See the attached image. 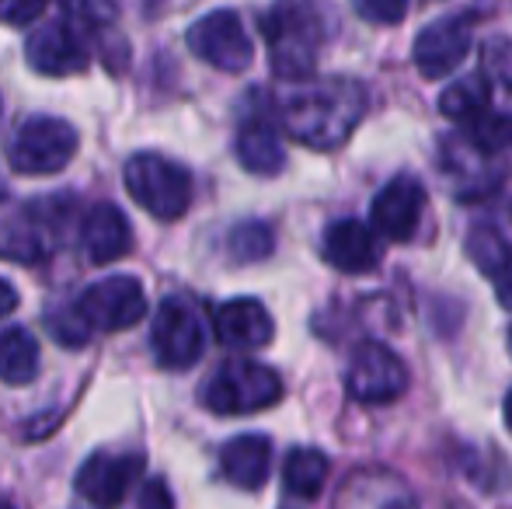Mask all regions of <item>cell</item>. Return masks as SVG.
Returning a JSON list of instances; mask_svg holds the SVG:
<instances>
[{"instance_id":"1","label":"cell","mask_w":512,"mask_h":509,"mask_svg":"<svg viewBox=\"0 0 512 509\" xmlns=\"http://www.w3.org/2000/svg\"><path fill=\"white\" fill-rule=\"evenodd\" d=\"M366 116V88L356 77H317L283 102V129L310 150H338Z\"/></svg>"},{"instance_id":"2","label":"cell","mask_w":512,"mask_h":509,"mask_svg":"<svg viewBox=\"0 0 512 509\" xmlns=\"http://www.w3.org/2000/svg\"><path fill=\"white\" fill-rule=\"evenodd\" d=\"M338 21L328 0H276L262 18L269 60L283 81H307L314 77L317 53L335 35Z\"/></svg>"},{"instance_id":"3","label":"cell","mask_w":512,"mask_h":509,"mask_svg":"<svg viewBox=\"0 0 512 509\" xmlns=\"http://www.w3.org/2000/svg\"><path fill=\"white\" fill-rule=\"evenodd\" d=\"M283 398V381L255 360H227L203 387V405L216 415H251Z\"/></svg>"},{"instance_id":"4","label":"cell","mask_w":512,"mask_h":509,"mask_svg":"<svg viewBox=\"0 0 512 509\" xmlns=\"http://www.w3.org/2000/svg\"><path fill=\"white\" fill-rule=\"evenodd\" d=\"M126 192L157 220L185 217L192 203V175L164 154H136L126 161Z\"/></svg>"},{"instance_id":"5","label":"cell","mask_w":512,"mask_h":509,"mask_svg":"<svg viewBox=\"0 0 512 509\" xmlns=\"http://www.w3.org/2000/svg\"><path fill=\"white\" fill-rule=\"evenodd\" d=\"M70 210V199L42 196L0 217V255L14 262H42L60 241Z\"/></svg>"},{"instance_id":"6","label":"cell","mask_w":512,"mask_h":509,"mask_svg":"<svg viewBox=\"0 0 512 509\" xmlns=\"http://www.w3.org/2000/svg\"><path fill=\"white\" fill-rule=\"evenodd\" d=\"M77 154V129L53 116H32L18 126L7 161L21 175H56Z\"/></svg>"},{"instance_id":"7","label":"cell","mask_w":512,"mask_h":509,"mask_svg":"<svg viewBox=\"0 0 512 509\" xmlns=\"http://www.w3.org/2000/svg\"><path fill=\"white\" fill-rule=\"evenodd\" d=\"M150 349L168 370H189L203 360L206 328L189 297H164L150 325Z\"/></svg>"},{"instance_id":"8","label":"cell","mask_w":512,"mask_h":509,"mask_svg":"<svg viewBox=\"0 0 512 509\" xmlns=\"http://www.w3.org/2000/svg\"><path fill=\"white\" fill-rule=\"evenodd\" d=\"M74 311L88 332H126L147 314V293L136 276H108L77 297Z\"/></svg>"},{"instance_id":"9","label":"cell","mask_w":512,"mask_h":509,"mask_svg":"<svg viewBox=\"0 0 512 509\" xmlns=\"http://www.w3.org/2000/svg\"><path fill=\"white\" fill-rule=\"evenodd\" d=\"M189 49L206 60L209 67L227 70V74H241L251 60H255V46L244 28L237 11H209L196 25L189 28Z\"/></svg>"},{"instance_id":"10","label":"cell","mask_w":512,"mask_h":509,"mask_svg":"<svg viewBox=\"0 0 512 509\" xmlns=\"http://www.w3.org/2000/svg\"><path fill=\"white\" fill-rule=\"evenodd\" d=\"M345 387L363 405H387L408 391V367L384 342H363L349 360Z\"/></svg>"},{"instance_id":"11","label":"cell","mask_w":512,"mask_h":509,"mask_svg":"<svg viewBox=\"0 0 512 509\" xmlns=\"http://www.w3.org/2000/svg\"><path fill=\"white\" fill-rule=\"evenodd\" d=\"M143 468H147V461L136 450H126V454H108V450H102V454L88 457L81 464V471L74 478V489L77 496H84L95 506H119L129 496V489L140 482Z\"/></svg>"},{"instance_id":"12","label":"cell","mask_w":512,"mask_h":509,"mask_svg":"<svg viewBox=\"0 0 512 509\" xmlns=\"http://www.w3.org/2000/svg\"><path fill=\"white\" fill-rule=\"evenodd\" d=\"M25 56H28V67L46 77L81 74L91 60L88 42L77 35L74 21H70V25L67 21H53V25L35 28L25 42Z\"/></svg>"},{"instance_id":"13","label":"cell","mask_w":512,"mask_h":509,"mask_svg":"<svg viewBox=\"0 0 512 509\" xmlns=\"http://www.w3.org/2000/svg\"><path fill=\"white\" fill-rule=\"evenodd\" d=\"M425 213V185L411 175H398L377 192L373 199V231L387 241H408L415 238L418 224Z\"/></svg>"},{"instance_id":"14","label":"cell","mask_w":512,"mask_h":509,"mask_svg":"<svg viewBox=\"0 0 512 509\" xmlns=\"http://www.w3.org/2000/svg\"><path fill=\"white\" fill-rule=\"evenodd\" d=\"M467 49H471V18H439L432 25H425L415 39V67L422 77L436 81V77H446L464 63Z\"/></svg>"},{"instance_id":"15","label":"cell","mask_w":512,"mask_h":509,"mask_svg":"<svg viewBox=\"0 0 512 509\" xmlns=\"http://www.w3.org/2000/svg\"><path fill=\"white\" fill-rule=\"evenodd\" d=\"M492 157L495 154L481 150L478 143H471L460 133V136H446L439 161H443L446 175H450L453 182H460L457 185L460 196H485V192H492L495 185H499L502 171H506V164H495Z\"/></svg>"},{"instance_id":"16","label":"cell","mask_w":512,"mask_h":509,"mask_svg":"<svg viewBox=\"0 0 512 509\" xmlns=\"http://www.w3.org/2000/svg\"><path fill=\"white\" fill-rule=\"evenodd\" d=\"M213 332L223 346L234 349H262L276 335V321L265 311L262 300L255 297H234L227 304L216 307L213 314Z\"/></svg>"},{"instance_id":"17","label":"cell","mask_w":512,"mask_h":509,"mask_svg":"<svg viewBox=\"0 0 512 509\" xmlns=\"http://www.w3.org/2000/svg\"><path fill=\"white\" fill-rule=\"evenodd\" d=\"M321 252L331 269L345 272V276H363L380 262L377 231H370L363 220H335L324 231Z\"/></svg>"},{"instance_id":"18","label":"cell","mask_w":512,"mask_h":509,"mask_svg":"<svg viewBox=\"0 0 512 509\" xmlns=\"http://www.w3.org/2000/svg\"><path fill=\"white\" fill-rule=\"evenodd\" d=\"M81 245L95 265H108L115 258L129 255V248H133V227H129L126 213L112 203H95L88 210V217H84Z\"/></svg>"},{"instance_id":"19","label":"cell","mask_w":512,"mask_h":509,"mask_svg":"<svg viewBox=\"0 0 512 509\" xmlns=\"http://www.w3.org/2000/svg\"><path fill=\"white\" fill-rule=\"evenodd\" d=\"M220 471L230 485L237 489H262L269 482L272 471V443L262 433H244L234 436L230 443H223L220 450Z\"/></svg>"},{"instance_id":"20","label":"cell","mask_w":512,"mask_h":509,"mask_svg":"<svg viewBox=\"0 0 512 509\" xmlns=\"http://www.w3.org/2000/svg\"><path fill=\"white\" fill-rule=\"evenodd\" d=\"M237 161H241L244 171L251 175H279L286 164V150L279 143V133L269 119L251 116L244 119L241 129H237Z\"/></svg>"},{"instance_id":"21","label":"cell","mask_w":512,"mask_h":509,"mask_svg":"<svg viewBox=\"0 0 512 509\" xmlns=\"http://www.w3.org/2000/svg\"><path fill=\"white\" fill-rule=\"evenodd\" d=\"M467 252H471L474 265L499 286L502 304H512V245L502 238L495 227L478 224L467 238Z\"/></svg>"},{"instance_id":"22","label":"cell","mask_w":512,"mask_h":509,"mask_svg":"<svg viewBox=\"0 0 512 509\" xmlns=\"http://www.w3.org/2000/svg\"><path fill=\"white\" fill-rule=\"evenodd\" d=\"M488 109H495V88L485 74H467L464 81L450 84L439 98V112L453 119L457 126H467L481 119Z\"/></svg>"},{"instance_id":"23","label":"cell","mask_w":512,"mask_h":509,"mask_svg":"<svg viewBox=\"0 0 512 509\" xmlns=\"http://www.w3.org/2000/svg\"><path fill=\"white\" fill-rule=\"evenodd\" d=\"M39 374V342L28 328H4L0 332V381L28 384Z\"/></svg>"},{"instance_id":"24","label":"cell","mask_w":512,"mask_h":509,"mask_svg":"<svg viewBox=\"0 0 512 509\" xmlns=\"http://www.w3.org/2000/svg\"><path fill=\"white\" fill-rule=\"evenodd\" d=\"M324 478H328V457L321 450L297 447L286 454L283 461V489L297 499H314L321 496Z\"/></svg>"},{"instance_id":"25","label":"cell","mask_w":512,"mask_h":509,"mask_svg":"<svg viewBox=\"0 0 512 509\" xmlns=\"http://www.w3.org/2000/svg\"><path fill=\"white\" fill-rule=\"evenodd\" d=\"M272 248H276V234L265 220H244L227 234V252L237 262H262L272 255Z\"/></svg>"},{"instance_id":"26","label":"cell","mask_w":512,"mask_h":509,"mask_svg":"<svg viewBox=\"0 0 512 509\" xmlns=\"http://www.w3.org/2000/svg\"><path fill=\"white\" fill-rule=\"evenodd\" d=\"M481 74L492 81L495 91H506L512 98V42L509 39H492L485 46V70Z\"/></svg>"},{"instance_id":"27","label":"cell","mask_w":512,"mask_h":509,"mask_svg":"<svg viewBox=\"0 0 512 509\" xmlns=\"http://www.w3.org/2000/svg\"><path fill=\"white\" fill-rule=\"evenodd\" d=\"M63 7H67L70 21L81 28H88V32H102L115 21V4L112 0H60Z\"/></svg>"},{"instance_id":"28","label":"cell","mask_w":512,"mask_h":509,"mask_svg":"<svg viewBox=\"0 0 512 509\" xmlns=\"http://www.w3.org/2000/svg\"><path fill=\"white\" fill-rule=\"evenodd\" d=\"M352 11L370 25H398L408 14V0H352Z\"/></svg>"},{"instance_id":"29","label":"cell","mask_w":512,"mask_h":509,"mask_svg":"<svg viewBox=\"0 0 512 509\" xmlns=\"http://www.w3.org/2000/svg\"><path fill=\"white\" fill-rule=\"evenodd\" d=\"M46 7H49V0H0V21L14 28H25L42 18Z\"/></svg>"},{"instance_id":"30","label":"cell","mask_w":512,"mask_h":509,"mask_svg":"<svg viewBox=\"0 0 512 509\" xmlns=\"http://www.w3.org/2000/svg\"><path fill=\"white\" fill-rule=\"evenodd\" d=\"M154 503L171 506V492H164L161 482H150V489L140 492V506H154Z\"/></svg>"},{"instance_id":"31","label":"cell","mask_w":512,"mask_h":509,"mask_svg":"<svg viewBox=\"0 0 512 509\" xmlns=\"http://www.w3.org/2000/svg\"><path fill=\"white\" fill-rule=\"evenodd\" d=\"M14 307H18V290H14L4 276H0V318H7Z\"/></svg>"},{"instance_id":"32","label":"cell","mask_w":512,"mask_h":509,"mask_svg":"<svg viewBox=\"0 0 512 509\" xmlns=\"http://www.w3.org/2000/svg\"><path fill=\"white\" fill-rule=\"evenodd\" d=\"M502 412H506V426L512 429V391L506 394V405H502Z\"/></svg>"},{"instance_id":"33","label":"cell","mask_w":512,"mask_h":509,"mask_svg":"<svg viewBox=\"0 0 512 509\" xmlns=\"http://www.w3.org/2000/svg\"><path fill=\"white\" fill-rule=\"evenodd\" d=\"M509 349H512V325H509Z\"/></svg>"},{"instance_id":"34","label":"cell","mask_w":512,"mask_h":509,"mask_svg":"<svg viewBox=\"0 0 512 509\" xmlns=\"http://www.w3.org/2000/svg\"><path fill=\"white\" fill-rule=\"evenodd\" d=\"M0 116H4V102H0Z\"/></svg>"}]
</instances>
